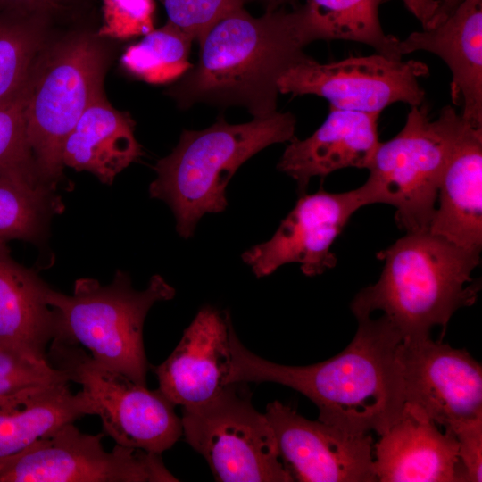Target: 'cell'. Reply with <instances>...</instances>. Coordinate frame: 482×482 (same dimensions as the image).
I'll list each match as a JSON object with an SVG mask.
<instances>
[{"label":"cell","instance_id":"6da1fadb","mask_svg":"<svg viewBox=\"0 0 482 482\" xmlns=\"http://www.w3.org/2000/svg\"><path fill=\"white\" fill-rule=\"evenodd\" d=\"M356 319V333L341 353L307 366L282 365L254 354L239 341L231 325L226 385L280 384L310 399L319 410V420L352 434L382 435L403 412L397 359L403 338L384 315Z\"/></svg>","mask_w":482,"mask_h":482},{"label":"cell","instance_id":"7a4b0ae2","mask_svg":"<svg viewBox=\"0 0 482 482\" xmlns=\"http://www.w3.org/2000/svg\"><path fill=\"white\" fill-rule=\"evenodd\" d=\"M324 40L303 5L260 17L238 8L213 24L199 42L194 65L168 94L180 108L195 104L240 106L253 118L277 112L278 83L309 55L304 48Z\"/></svg>","mask_w":482,"mask_h":482},{"label":"cell","instance_id":"3957f363","mask_svg":"<svg viewBox=\"0 0 482 482\" xmlns=\"http://www.w3.org/2000/svg\"><path fill=\"white\" fill-rule=\"evenodd\" d=\"M378 258L385 262L378 280L356 295L351 310L355 317L381 312L403 340L429 337L435 327L444 335L453 314L478 298L472 272L480 253L428 229L407 233Z\"/></svg>","mask_w":482,"mask_h":482},{"label":"cell","instance_id":"277c9868","mask_svg":"<svg viewBox=\"0 0 482 482\" xmlns=\"http://www.w3.org/2000/svg\"><path fill=\"white\" fill-rule=\"evenodd\" d=\"M295 123L293 113L277 111L245 123L220 117L204 129L183 130L172 152L156 162L150 196L170 206L180 237H192L204 214L226 209V187L237 169L265 147L289 142Z\"/></svg>","mask_w":482,"mask_h":482},{"label":"cell","instance_id":"5b68a950","mask_svg":"<svg viewBox=\"0 0 482 482\" xmlns=\"http://www.w3.org/2000/svg\"><path fill=\"white\" fill-rule=\"evenodd\" d=\"M175 293L160 275H154L145 289L136 290L128 273L117 270L104 286L91 278L77 279L71 295L46 285L45 299L55 312L54 339L81 345L101 365L146 386L144 322L155 303L170 300Z\"/></svg>","mask_w":482,"mask_h":482},{"label":"cell","instance_id":"8992f818","mask_svg":"<svg viewBox=\"0 0 482 482\" xmlns=\"http://www.w3.org/2000/svg\"><path fill=\"white\" fill-rule=\"evenodd\" d=\"M461 113L445 106L431 119L426 104L411 106L403 129L380 142L361 186L369 204L395 208V221L407 233L428 229L439 184L465 125Z\"/></svg>","mask_w":482,"mask_h":482},{"label":"cell","instance_id":"52a82bcc","mask_svg":"<svg viewBox=\"0 0 482 482\" xmlns=\"http://www.w3.org/2000/svg\"><path fill=\"white\" fill-rule=\"evenodd\" d=\"M37 58L26 87L28 143L39 177L57 187L66 138L85 110L103 94L101 49L84 36L68 39Z\"/></svg>","mask_w":482,"mask_h":482},{"label":"cell","instance_id":"ba28073f","mask_svg":"<svg viewBox=\"0 0 482 482\" xmlns=\"http://www.w3.org/2000/svg\"><path fill=\"white\" fill-rule=\"evenodd\" d=\"M245 384H228L212 399L182 407V435L216 481L292 482L274 431L253 406Z\"/></svg>","mask_w":482,"mask_h":482},{"label":"cell","instance_id":"9c48e42d","mask_svg":"<svg viewBox=\"0 0 482 482\" xmlns=\"http://www.w3.org/2000/svg\"><path fill=\"white\" fill-rule=\"evenodd\" d=\"M47 360L82 386L102 420L103 433L117 445L162 454L182 436L176 405L159 388L149 390L101 365L77 344L53 339Z\"/></svg>","mask_w":482,"mask_h":482},{"label":"cell","instance_id":"30bf717a","mask_svg":"<svg viewBox=\"0 0 482 482\" xmlns=\"http://www.w3.org/2000/svg\"><path fill=\"white\" fill-rule=\"evenodd\" d=\"M104 433L85 434L68 423L47 437L0 461V482H176L161 454L115 445Z\"/></svg>","mask_w":482,"mask_h":482},{"label":"cell","instance_id":"8fae6325","mask_svg":"<svg viewBox=\"0 0 482 482\" xmlns=\"http://www.w3.org/2000/svg\"><path fill=\"white\" fill-rule=\"evenodd\" d=\"M428 72L421 62L378 53L328 63L309 56L288 69L278 87L280 94L325 98L332 108L380 114L395 103L423 104L425 91L420 79Z\"/></svg>","mask_w":482,"mask_h":482},{"label":"cell","instance_id":"7c38bea8","mask_svg":"<svg viewBox=\"0 0 482 482\" xmlns=\"http://www.w3.org/2000/svg\"><path fill=\"white\" fill-rule=\"evenodd\" d=\"M397 359L403 411L453 435L482 417V367L465 349L430 337L402 340Z\"/></svg>","mask_w":482,"mask_h":482},{"label":"cell","instance_id":"4fadbf2b","mask_svg":"<svg viewBox=\"0 0 482 482\" xmlns=\"http://www.w3.org/2000/svg\"><path fill=\"white\" fill-rule=\"evenodd\" d=\"M365 205L362 187L343 193L320 189L302 194L273 237L245 251L242 259L257 278L291 262L299 263L306 276L320 275L336 265L331 245L352 215Z\"/></svg>","mask_w":482,"mask_h":482},{"label":"cell","instance_id":"5bb4252c","mask_svg":"<svg viewBox=\"0 0 482 482\" xmlns=\"http://www.w3.org/2000/svg\"><path fill=\"white\" fill-rule=\"evenodd\" d=\"M265 415L294 481H377L370 433L352 434L310 420L278 401L267 404Z\"/></svg>","mask_w":482,"mask_h":482},{"label":"cell","instance_id":"9a60e30c","mask_svg":"<svg viewBox=\"0 0 482 482\" xmlns=\"http://www.w3.org/2000/svg\"><path fill=\"white\" fill-rule=\"evenodd\" d=\"M229 312L202 307L170 355L152 367L160 391L175 405L187 407L217 395L227 385L231 364Z\"/></svg>","mask_w":482,"mask_h":482},{"label":"cell","instance_id":"2e32d148","mask_svg":"<svg viewBox=\"0 0 482 482\" xmlns=\"http://www.w3.org/2000/svg\"><path fill=\"white\" fill-rule=\"evenodd\" d=\"M397 51L439 56L452 73L453 104L466 122L482 128V0H462L435 27L399 39Z\"/></svg>","mask_w":482,"mask_h":482},{"label":"cell","instance_id":"e0dca14e","mask_svg":"<svg viewBox=\"0 0 482 482\" xmlns=\"http://www.w3.org/2000/svg\"><path fill=\"white\" fill-rule=\"evenodd\" d=\"M329 109L310 137L289 141L278 163V170L295 180L300 195L313 177L345 168L368 169L380 143L379 113Z\"/></svg>","mask_w":482,"mask_h":482},{"label":"cell","instance_id":"ac0fdd59","mask_svg":"<svg viewBox=\"0 0 482 482\" xmlns=\"http://www.w3.org/2000/svg\"><path fill=\"white\" fill-rule=\"evenodd\" d=\"M379 482H463L456 437L406 411L373 445Z\"/></svg>","mask_w":482,"mask_h":482},{"label":"cell","instance_id":"d6986e66","mask_svg":"<svg viewBox=\"0 0 482 482\" xmlns=\"http://www.w3.org/2000/svg\"><path fill=\"white\" fill-rule=\"evenodd\" d=\"M428 230L463 249L482 247V128L468 122L443 173Z\"/></svg>","mask_w":482,"mask_h":482},{"label":"cell","instance_id":"ffe728a7","mask_svg":"<svg viewBox=\"0 0 482 482\" xmlns=\"http://www.w3.org/2000/svg\"><path fill=\"white\" fill-rule=\"evenodd\" d=\"M46 284L0 252V348L35 360H47L56 334L54 309L45 299Z\"/></svg>","mask_w":482,"mask_h":482},{"label":"cell","instance_id":"44dd1931","mask_svg":"<svg viewBox=\"0 0 482 482\" xmlns=\"http://www.w3.org/2000/svg\"><path fill=\"white\" fill-rule=\"evenodd\" d=\"M131 118L97 96L85 110L65 140L64 166L88 171L102 183L112 185L115 177L143 154L134 134Z\"/></svg>","mask_w":482,"mask_h":482},{"label":"cell","instance_id":"7402d4cb","mask_svg":"<svg viewBox=\"0 0 482 482\" xmlns=\"http://www.w3.org/2000/svg\"><path fill=\"white\" fill-rule=\"evenodd\" d=\"M70 383L29 387L0 396V461L49 436L62 426L95 415L93 401Z\"/></svg>","mask_w":482,"mask_h":482},{"label":"cell","instance_id":"603a6c76","mask_svg":"<svg viewBox=\"0 0 482 482\" xmlns=\"http://www.w3.org/2000/svg\"><path fill=\"white\" fill-rule=\"evenodd\" d=\"M62 210L57 187L37 174L0 170V252L9 251L12 240L40 245L51 219Z\"/></svg>","mask_w":482,"mask_h":482},{"label":"cell","instance_id":"cb8c5ba5","mask_svg":"<svg viewBox=\"0 0 482 482\" xmlns=\"http://www.w3.org/2000/svg\"><path fill=\"white\" fill-rule=\"evenodd\" d=\"M383 0H307L303 5L324 40L365 44L378 54L402 59L399 38L384 32L379 20Z\"/></svg>","mask_w":482,"mask_h":482},{"label":"cell","instance_id":"d4e9b609","mask_svg":"<svg viewBox=\"0 0 482 482\" xmlns=\"http://www.w3.org/2000/svg\"><path fill=\"white\" fill-rule=\"evenodd\" d=\"M193 41L189 35L167 21L128 47L121 63L129 73L147 83L171 82L194 66L188 60Z\"/></svg>","mask_w":482,"mask_h":482},{"label":"cell","instance_id":"484cf974","mask_svg":"<svg viewBox=\"0 0 482 482\" xmlns=\"http://www.w3.org/2000/svg\"><path fill=\"white\" fill-rule=\"evenodd\" d=\"M41 42L37 29L30 22L16 15H0V104L26 86Z\"/></svg>","mask_w":482,"mask_h":482},{"label":"cell","instance_id":"4316f807","mask_svg":"<svg viewBox=\"0 0 482 482\" xmlns=\"http://www.w3.org/2000/svg\"><path fill=\"white\" fill-rule=\"evenodd\" d=\"M26 87L27 84L13 98L0 104V170L38 175L27 137Z\"/></svg>","mask_w":482,"mask_h":482},{"label":"cell","instance_id":"83f0119b","mask_svg":"<svg viewBox=\"0 0 482 482\" xmlns=\"http://www.w3.org/2000/svg\"><path fill=\"white\" fill-rule=\"evenodd\" d=\"M66 382H71L67 374L48 361L30 359L0 348V396Z\"/></svg>","mask_w":482,"mask_h":482},{"label":"cell","instance_id":"f1b7e54d","mask_svg":"<svg viewBox=\"0 0 482 482\" xmlns=\"http://www.w3.org/2000/svg\"><path fill=\"white\" fill-rule=\"evenodd\" d=\"M168 21L198 43L209 29L247 0H161Z\"/></svg>","mask_w":482,"mask_h":482},{"label":"cell","instance_id":"f546056e","mask_svg":"<svg viewBox=\"0 0 482 482\" xmlns=\"http://www.w3.org/2000/svg\"><path fill=\"white\" fill-rule=\"evenodd\" d=\"M103 10L101 34L123 39L154 29V0H104Z\"/></svg>","mask_w":482,"mask_h":482},{"label":"cell","instance_id":"4dcf8cb0","mask_svg":"<svg viewBox=\"0 0 482 482\" xmlns=\"http://www.w3.org/2000/svg\"><path fill=\"white\" fill-rule=\"evenodd\" d=\"M459 445L462 481L482 480V417L461 427L454 434Z\"/></svg>","mask_w":482,"mask_h":482},{"label":"cell","instance_id":"1f68e13d","mask_svg":"<svg viewBox=\"0 0 482 482\" xmlns=\"http://www.w3.org/2000/svg\"><path fill=\"white\" fill-rule=\"evenodd\" d=\"M402 2L420 22L422 29H429L442 21L445 0H402Z\"/></svg>","mask_w":482,"mask_h":482},{"label":"cell","instance_id":"d6a6232c","mask_svg":"<svg viewBox=\"0 0 482 482\" xmlns=\"http://www.w3.org/2000/svg\"><path fill=\"white\" fill-rule=\"evenodd\" d=\"M59 0H0V7L21 13L29 10L54 6Z\"/></svg>","mask_w":482,"mask_h":482},{"label":"cell","instance_id":"836d02e7","mask_svg":"<svg viewBox=\"0 0 482 482\" xmlns=\"http://www.w3.org/2000/svg\"><path fill=\"white\" fill-rule=\"evenodd\" d=\"M462 0H445L442 19L445 18Z\"/></svg>","mask_w":482,"mask_h":482},{"label":"cell","instance_id":"e575fe53","mask_svg":"<svg viewBox=\"0 0 482 482\" xmlns=\"http://www.w3.org/2000/svg\"><path fill=\"white\" fill-rule=\"evenodd\" d=\"M248 1V0H247ZM264 4L266 11H273L278 9L281 4L288 0H257Z\"/></svg>","mask_w":482,"mask_h":482}]
</instances>
